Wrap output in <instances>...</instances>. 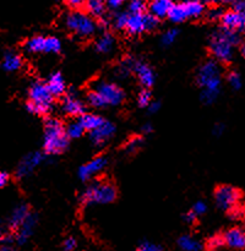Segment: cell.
Listing matches in <instances>:
<instances>
[{
	"label": "cell",
	"mask_w": 245,
	"mask_h": 251,
	"mask_svg": "<svg viewBox=\"0 0 245 251\" xmlns=\"http://www.w3.org/2000/svg\"><path fill=\"white\" fill-rule=\"evenodd\" d=\"M125 29L130 34H140L146 31V28H145V14H129Z\"/></svg>",
	"instance_id": "18"
},
{
	"label": "cell",
	"mask_w": 245,
	"mask_h": 251,
	"mask_svg": "<svg viewBox=\"0 0 245 251\" xmlns=\"http://www.w3.org/2000/svg\"><path fill=\"white\" fill-rule=\"evenodd\" d=\"M53 96L49 92L48 87L43 82H34L32 83L29 88V102L39 105L44 113H48L50 110L51 104H53Z\"/></svg>",
	"instance_id": "8"
},
{
	"label": "cell",
	"mask_w": 245,
	"mask_h": 251,
	"mask_svg": "<svg viewBox=\"0 0 245 251\" xmlns=\"http://www.w3.org/2000/svg\"><path fill=\"white\" fill-rule=\"evenodd\" d=\"M83 6L87 10V14L92 17H100L104 16L105 10H107V2L105 0H86Z\"/></svg>",
	"instance_id": "22"
},
{
	"label": "cell",
	"mask_w": 245,
	"mask_h": 251,
	"mask_svg": "<svg viewBox=\"0 0 245 251\" xmlns=\"http://www.w3.org/2000/svg\"><path fill=\"white\" fill-rule=\"evenodd\" d=\"M47 87H48L49 92L51 93L53 97H58V96H61L66 90L65 81H64L63 76L59 73H54L49 76L48 82L46 83Z\"/></svg>",
	"instance_id": "19"
},
{
	"label": "cell",
	"mask_w": 245,
	"mask_h": 251,
	"mask_svg": "<svg viewBox=\"0 0 245 251\" xmlns=\"http://www.w3.org/2000/svg\"><path fill=\"white\" fill-rule=\"evenodd\" d=\"M115 134V126L109 122H103L97 129L91 131V141L95 146H103Z\"/></svg>",
	"instance_id": "11"
},
{
	"label": "cell",
	"mask_w": 245,
	"mask_h": 251,
	"mask_svg": "<svg viewBox=\"0 0 245 251\" xmlns=\"http://www.w3.org/2000/svg\"><path fill=\"white\" fill-rule=\"evenodd\" d=\"M127 16H129L127 12H118L114 16V19H113V26L117 29H125Z\"/></svg>",
	"instance_id": "37"
},
{
	"label": "cell",
	"mask_w": 245,
	"mask_h": 251,
	"mask_svg": "<svg viewBox=\"0 0 245 251\" xmlns=\"http://www.w3.org/2000/svg\"><path fill=\"white\" fill-rule=\"evenodd\" d=\"M132 71L137 75L139 81L141 82V85L144 87H152L156 81V75H154V71L152 70V68L149 65H147L144 61L134 60L132 64Z\"/></svg>",
	"instance_id": "12"
},
{
	"label": "cell",
	"mask_w": 245,
	"mask_h": 251,
	"mask_svg": "<svg viewBox=\"0 0 245 251\" xmlns=\"http://www.w3.org/2000/svg\"><path fill=\"white\" fill-rule=\"evenodd\" d=\"M4 234H5V226H4V222H2V220L0 218V238H1Z\"/></svg>",
	"instance_id": "54"
},
{
	"label": "cell",
	"mask_w": 245,
	"mask_h": 251,
	"mask_svg": "<svg viewBox=\"0 0 245 251\" xmlns=\"http://www.w3.org/2000/svg\"><path fill=\"white\" fill-rule=\"evenodd\" d=\"M44 38L46 37L36 36L29 38L28 41L24 43V49L28 53H43L44 50Z\"/></svg>",
	"instance_id": "28"
},
{
	"label": "cell",
	"mask_w": 245,
	"mask_h": 251,
	"mask_svg": "<svg viewBox=\"0 0 245 251\" xmlns=\"http://www.w3.org/2000/svg\"><path fill=\"white\" fill-rule=\"evenodd\" d=\"M183 4L188 19H197V17L202 16V15L205 14V5H203L202 1L186 0Z\"/></svg>",
	"instance_id": "24"
},
{
	"label": "cell",
	"mask_w": 245,
	"mask_h": 251,
	"mask_svg": "<svg viewBox=\"0 0 245 251\" xmlns=\"http://www.w3.org/2000/svg\"><path fill=\"white\" fill-rule=\"evenodd\" d=\"M167 17L171 20L174 24H180V22L185 21L188 17H186L185 9H184L183 2H176V4H172L171 9H169Z\"/></svg>",
	"instance_id": "26"
},
{
	"label": "cell",
	"mask_w": 245,
	"mask_h": 251,
	"mask_svg": "<svg viewBox=\"0 0 245 251\" xmlns=\"http://www.w3.org/2000/svg\"><path fill=\"white\" fill-rule=\"evenodd\" d=\"M65 1L70 7H73V9L75 10H78L80 7H82L83 5H85L86 0H65Z\"/></svg>",
	"instance_id": "49"
},
{
	"label": "cell",
	"mask_w": 245,
	"mask_h": 251,
	"mask_svg": "<svg viewBox=\"0 0 245 251\" xmlns=\"http://www.w3.org/2000/svg\"><path fill=\"white\" fill-rule=\"evenodd\" d=\"M2 69L7 73H14V71H17L22 66V59L21 56L19 55L15 51H6L2 56V63H1Z\"/></svg>",
	"instance_id": "21"
},
{
	"label": "cell",
	"mask_w": 245,
	"mask_h": 251,
	"mask_svg": "<svg viewBox=\"0 0 245 251\" xmlns=\"http://www.w3.org/2000/svg\"><path fill=\"white\" fill-rule=\"evenodd\" d=\"M142 139L141 137H132L131 140H129V142H127L126 145H125V150H126L127 152H129V153H132V152H136L137 150L140 149V147H141V145H142Z\"/></svg>",
	"instance_id": "40"
},
{
	"label": "cell",
	"mask_w": 245,
	"mask_h": 251,
	"mask_svg": "<svg viewBox=\"0 0 245 251\" xmlns=\"http://www.w3.org/2000/svg\"><path fill=\"white\" fill-rule=\"evenodd\" d=\"M222 14H223L222 10L215 7V9H210V11L207 12V16H208V19H211V20H218V19H220Z\"/></svg>",
	"instance_id": "48"
},
{
	"label": "cell",
	"mask_w": 245,
	"mask_h": 251,
	"mask_svg": "<svg viewBox=\"0 0 245 251\" xmlns=\"http://www.w3.org/2000/svg\"><path fill=\"white\" fill-rule=\"evenodd\" d=\"M134 60H135V59L127 58V59H125L124 61H122V65L118 66L117 71H115V74H117L118 77L125 78V77H127V76L130 75V73L132 71V64H134Z\"/></svg>",
	"instance_id": "30"
},
{
	"label": "cell",
	"mask_w": 245,
	"mask_h": 251,
	"mask_svg": "<svg viewBox=\"0 0 245 251\" xmlns=\"http://www.w3.org/2000/svg\"><path fill=\"white\" fill-rule=\"evenodd\" d=\"M152 131V126L149 124H146L144 126V132H146V134H149V132Z\"/></svg>",
	"instance_id": "55"
},
{
	"label": "cell",
	"mask_w": 245,
	"mask_h": 251,
	"mask_svg": "<svg viewBox=\"0 0 245 251\" xmlns=\"http://www.w3.org/2000/svg\"><path fill=\"white\" fill-rule=\"evenodd\" d=\"M103 122H104V119L102 117L97 114H92V113H83L82 115H80V119H78L81 126L85 130H90V131L97 129Z\"/></svg>",
	"instance_id": "23"
},
{
	"label": "cell",
	"mask_w": 245,
	"mask_h": 251,
	"mask_svg": "<svg viewBox=\"0 0 245 251\" xmlns=\"http://www.w3.org/2000/svg\"><path fill=\"white\" fill-rule=\"evenodd\" d=\"M137 103L141 108L148 107V104L151 103V92L148 90H142L137 96Z\"/></svg>",
	"instance_id": "38"
},
{
	"label": "cell",
	"mask_w": 245,
	"mask_h": 251,
	"mask_svg": "<svg viewBox=\"0 0 245 251\" xmlns=\"http://www.w3.org/2000/svg\"><path fill=\"white\" fill-rule=\"evenodd\" d=\"M223 243L232 249H243L245 247L244 230L240 228H232L223 235Z\"/></svg>",
	"instance_id": "16"
},
{
	"label": "cell",
	"mask_w": 245,
	"mask_h": 251,
	"mask_svg": "<svg viewBox=\"0 0 245 251\" xmlns=\"http://www.w3.org/2000/svg\"><path fill=\"white\" fill-rule=\"evenodd\" d=\"M195 1H206V0H195Z\"/></svg>",
	"instance_id": "59"
},
{
	"label": "cell",
	"mask_w": 245,
	"mask_h": 251,
	"mask_svg": "<svg viewBox=\"0 0 245 251\" xmlns=\"http://www.w3.org/2000/svg\"><path fill=\"white\" fill-rule=\"evenodd\" d=\"M184 218H185V221H186V222H188V223H193V222H195L196 215L193 212V211H191V212L186 213L185 217H184Z\"/></svg>",
	"instance_id": "53"
},
{
	"label": "cell",
	"mask_w": 245,
	"mask_h": 251,
	"mask_svg": "<svg viewBox=\"0 0 245 251\" xmlns=\"http://www.w3.org/2000/svg\"><path fill=\"white\" fill-rule=\"evenodd\" d=\"M66 28L81 38H88L93 36L97 29V24L92 16L80 10H73L64 17Z\"/></svg>",
	"instance_id": "4"
},
{
	"label": "cell",
	"mask_w": 245,
	"mask_h": 251,
	"mask_svg": "<svg viewBox=\"0 0 245 251\" xmlns=\"http://www.w3.org/2000/svg\"><path fill=\"white\" fill-rule=\"evenodd\" d=\"M63 110L69 115L73 117H80L86 113V105L82 100H80L74 91H71L65 97L63 103Z\"/></svg>",
	"instance_id": "15"
},
{
	"label": "cell",
	"mask_w": 245,
	"mask_h": 251,
	"mask_svg": "<svg viewBox=\"0 0 245 251\" xmlns=\"http://www.w3.org/2000/svg\"><path fill=\"white\" fill-rule=\"evenodd\" d=\"M87 102H88V104L92 105V107H95V108L107 107V104H105V102L103 100V98L100 97V96L98 95L96 91H91V92L88 93V95H87Z\"/></svg>",
	"instance_id": "32"
},
{
	"label": "cell",
	"mask_w": 245,
	"mask_h": 251,
	"mask_svg": "<svg viewBox=\"0 0 245 251\" xmlns=\"http://www.w3.org/2000/svg\"><path fill=\"white\" fill-rule=\"evenodd\" d=\"M239 42L240 38L237 32L222 27L211 36V54L220 63H229L234 55V47L239 44Z\"/></svg>",
	"instance_id": "1"
},
{
	"label": "cell",
	"mask_w": 245,
	"mask_h": 251,
	"mask_svg": "<svg viewBox=\"0 0 245 251\" xmlns=\"http://www.w3.org/2000/svg\"><path fill=\"white\" fill-rule=\"evenodd\" d=\"M61 49V42L56 37H46L44 38L43 53H58Z\"/></svg>",
	"instance_id": "29"
},
{
	"label": "cell",
	"mask_w": 245,
	"mask_h": 251,
	"mask_svg": "<svg viewBox=\"0 0 245 251\" xmlns=\"http://www.w3.org/2000/svg\"><path fill=\"white\" fill-rule=\"evenodd\" d=\"M14 242L15 238L5 233V234L0 238V251H14V245H12Z\"/></svg>",
	"instance_id": "35"
},
{
	"label": "cell",
	"mask_w": 245,
	"mask_h": 251,
	"mask_svg": "<svg viewBox=\"0 0 245 251\" xmlns=\"http://www.w3.org/2000/svg\"><path fill=\"white\" fill-rule=\"evenodd\" d=\"M228 82H229V85L232 86L234 90H239V88L242 87V76H240V74L237 73V71H232V73H229V75H228Z\"/></svg>",
	"instance_id": "39"
},
{
	"label": "cell",
	"mask_w": 245,
	"mask_h": 251,
	"mask_svg": "<svg viewBox=\"0 0 245 251\" xmlns=\"http://www.w3.org/2000/svg\"><path fill=\"white\" fill-rule=\"evenodd\" d=\"M178 33H179L178 29H174V28L168 29V31H167L166 33H164L163 36H162V39H161L162 44H163L164 47L172 46V44H173L174 42H175L176 37H178Z\"/></svg>",
	"instance_id": "36"
},
{
	"label": "cell",
	"mask_w": 245,
	"mask_h": 251,
	"mask_svg": "<svg viewBox=\"0 0 245 251\" xmlns=\"http://www.w3.org/2000/svg\"><path fill=\"white\" fill-rule=\"evenodd\" d=\"M178 245L183 251H200L202 245L198 240L193 238L191 235H183L178 239Z\"/></svg>",
	"instance_id": "27"
},
{
	"label": "cell",
	"mask_w": 245,
	"mask_h": 251,
	"mask_svg": "<svg viewBox=\"0 0 245 251\" xmlns=\"http://www.w3.org/2000/svg\"><path fill=\"white\" fill-rule=\"evenodd\" d=\"M114 37L109 33H104L97 39V42H96V50H97L98 53L102 54L110 53V51L113 50V48H114Z\"/></svg>",
	"instance_id": "25"
},
{
	"label": "cell",
	"mask_w": 245,
	"mask_h": 251,
	"mask_svg": "<svg viewBox=\"0 0 245 251\" xmlns=\"http://www.w3.org/2000/svg\"><path fill=\"white\" fill-rule=\"evenodd\" d=\"M46 159L42 152H32V153L27 154L24 158H22V161L20 162L19 166L16 169V176L17 178H26L29 174L33 173L34 169L42 163V162Z\"/></svg>",
	"instance_id": "9"
},
{
	"label": "cell",
	"mask_w": 245,
	"mask_h": 251,
	"mask_svg": "<svg viewBox=\"0 0 245 251\" xmlns=\"http://www.w3.org/2000/svg\"><path fill=\"white\" fill-rule=\"evenodd\" d=\"M64 249L65 251H74L76 249V239L75 238H68L64 242Z\"/></svg>",
	"instance_id": "47"
},
{
	"label": "cell",
	"mask_w": 245,
	"mask_h": 251,
	"mask_svg": "<svg viewBox=\"0 0 245 251\" xmlns=\"http://www.w3.org/2000/svg\"><path fill=\"white\" fill-rule=\"evenodd\" d=\"M135 251H163V249L159 245L153 244V243L142 242Z\"/></svg>",
	"instance_id": "42"
},
{
	"label": "cell",
	"mask_w": 245,
	"mask_h": 251,
	"mask_svg": "<svg viewBox=\"0 0 245 251\" xmlns=\"http://www.w3.org/2000/svg\"><path fill=\"white\" fill-rule=\"evenodd\" d=\"M233 11L244 12L245 10V0H232Z\"/></svg>",
	"instance_id": "46"
},
{
	"label": "cell",
	"mask_w": 245,
	"mask_h": 251,
	"mask_svg": "<svg viewBox=\"0 0 245 251\" xmlns=\"http://www.w3.org/2000/svg\"><path fill=\"white\" fill-rule=\"evenodd\" d=\"M83 131H85V129L81 126V124L78 122L71 123V124H69L68 127L65 129L66 136H68L69 139H78V137L82 136Z\"/></svg>",
	"instance_id": "31"
},
{
	"label": "cell",
	"mask_w": 245,
	"mask_h": 251,
	"mask_svg": "<svg viewBox=\"0 0 245 251\" xmlns=\"http://www.w3.org/2000/svg\"><path fill=\"white\" fill-rule=\"evenodd\" d=\"M197 83L202 88L212 91L220 90V68L218 65L217 60H206L201 64L196 75Z\"/></svg>",
	"instance_id": "5"
},
{
	"label": "cell",
	"mask_w": 245,
	"mask_h": 251,
	"mask_svg": "<svg viewBox=\"0 0 245 251\" xmlns=\"http://www.w3.org/2000/svg\"><path fill=\"white\" fill-rule=\"evenodd\" d=\"M240 194L237 189L229 185H222L217 188L215 193L216 205L223 211H233L239 202Z\"/></svg>",
	"instance_id": "7"
},
{
	"label": "cell",
	"mask_w": 245,
	"mask_h": 251,
	"mask_svg": "<svg viewBox=\"0 0 245 251\" xmlns=\"http://www.w3.org/2000/svg\"><path fill=\"white\" fill-rule=\"evenodd\" d=\"M218 95H220V91H212L202 88V92H201V100H202V103H205V104H212V103L217 100Z\"/></svg>",
	"instance_id": "34"
},
{
	"label": "cell",
	"mask_w": 245,
	"mask_h": 251,
	"mask_svg": "<svg viewBox=\"0 0 245 251\" xmlns=\"http://www.w3.org/2000/svg\"><path fill=\"white\" fill-rule=\"evenodd\" d=\"M158 26V19L152 16L151 14H145V28L146 31H152Z\"/></svg>",
	"instance_id": "41"
},
{
	"label": "cell",
	"mask_w": 245,
	"mask_h": 251,
	"mask_svg": "<svg viewBox=\"0 0 245 251\" xmlns=\"http://www.w3.org/2000/svg\"><path fill=\"white\" fill-rule=\"evenodd\" d=\"M159 108H161V103L159 102H151L148 104V110L149 113H156L158 112Z\"/></svg>",
	"instance_id": "51"
},
{
	"label": "cell",
	"mask_w": 245,
	"mask_h": 251,
	"mask_svg": "<svg viewBox=\"0 0 245 251\" xmlns=\"http://www.w3.org/2000/svg\"><path fill=\"white\" fill-rule=\"evenodd\" d=\"M9 179H10V176L6 172L0 171V189L5 188V186L7 185V183H9Z\"/></svg>",
	"instance_id": "50"
},
{
	"label": "cell",
	"mask_w": 245,
	"mask_h": 251,
	"mask_svg": "<svg viewBox=\"0 0 245 251\" xmlns=\"http://www.w3.org/2000/svg\"><path fill=\"white\" fill-rule=\"evenodd\" d=\"M220 1H224V2H232V0H220Z\"/></svg>",
	"instance_id": "58"
},
{
	"label": "cell",
	"mask_w": 245,
	"mask_h": 251,
	"mask_svg": "<svg viewBox=\"0 0 245 251\" xmlns=\"http://www.w3.org/2000/svg\"><path fill=\"white\" fill-rule=\"evenodd\" d=\"M44 151L48 154H58L66 150L69 145V137L66 136L65 127L58 119L49 118L44 125Z\"/></svg>",
	"instance_id": "2"
},
{
	"label": "cell",
	"mask_w": 245,
	"mask_h": 251,
	"mask_svg": "<svg viewBox=\"0 0 245 251\" xmlns=\"http://www.w3.org/2000/svg\"><path fill=\"white\" fill-rule=\"evenodd\" d=\"M207 211V206H206V203L203 202V201H197V202L194 205V208H193V212L195 213L196 216H201L203 215V213Z\"/></svg>",
	"instance_id": "43"
},
{
	"label": "cell",
	"mask_w": 245,
	"mask_h": 251,
	"mask_svg": "<svg viewBox=\"0 0 245 251\" xmlns=\"http://www.w3.org/2000/svg\"><path fill=\"white\" fill-rule=\"evenodd\" d=\"M223 244H224V243H223L222 238H220V237H213V238H211L210 240H208V249L216 250V249H218V248L222 247Z\"/></svg>",
	"instance_id": "44"
},
{
	"label": "cell",
	"mask_w": 245,
	"mask_h": 251,
	"mask_svg": "<svg viewBox=\"0 0 245 251\" xmlns=\"http://www.w3.org/2000/svg\"><path fill=\"white\" fill-rule=\"evenodd\" d=\"M37 226V217L34 215H31L29 213L28 217L24 221L21 226L17 228L16 232V237H15V242L17 243L19 245H24L26 244L27 240L32 237L34 232V228Z\"/></svg>",
	"instance_id": "14"
},
{
	"label": "cell",
	"mask_w": 245,
	"mask_h": 251,
	"mask_svg": "<svg viewBox=\"0 0 245 251\" xmlns=\"http://www.w3.org/2000/svg\"><path fill=\"white\" fill-rule=\"evenodd\" d=\"M220 21H222V26L224 28L230 29V31H244L245 27V15L244 12H237V11H227L222 14L220 16Z\"/></svg>",
	"instance_id": "13"
},
{
	"label": "cell",
	"mask_w": 245,
	"mask_h": 251,
	"mask_svg": "<svg viewBox=\"0 0 245 251\" xmlns=\"http://www.w3.org/2000/svg\"><path fill=\"white\" fill-rule=\"evenodd\" d=\"M126 1L127 0H105V2H107V7H109V9L112 10L120 9V7H122Z\"/></svg>",
	"instance_id": "45"
},
{
	"label": "cell",
	"mask_w": 245,
	"mask_h": 251,
	"mask_svg": "<svg viewBox=\"0 0 245 251\" xmlns=\"http://www.w3.org/2000/svg\"><path fill=\"white\" fill-rule=\"evenodd\" d=\"M240 53H242V55H244L245 54V47L242 46V48H240Z\"/></svg>",
	"instance_id": "56"
},
{
	"label": "cell",
	"mask_w": 245,
	"mask_h": 251,
	"mask_svg": "<svg viewBox=\"0 0 245 251\" xmlns=\"http://www.w3.org/2000/svg\"><path fill=\"white\" fill-rule=\"evenodd\" d=\"M117 199V189L107 181H93L81 195V202L85 205H105Z\"/></svg>",
	"instance_id": "3"
},
{
	"label": "cell",
	"mask_w": 245,
	"mask_h": 251,
	"mask_svg": "<svg viewBox=\"0 0 245 251\" xmlns=\"http://www.w3.org/2000/svg\"><path fill=\"white\" fill-rule=\"evenodd\" d=\"M223 132H224V126H223L222 124L215 125V127H213V134H215L216 136H220Z\"/></svg>",
	"instance_id": "52"
},
{
	"label": "cell",
	"mask_w": 245,
	"mask_h": 251,
	"mask_svg": "<svg viewBox=\"0 0 245 251\" xmlns=\"http://www.w3.org/2000/svg\"><path fill=\"white\" fill-rule=\"evenodd\" d=\"M93 91L98 93L107 105H118L124 100L125 93L122 88L108 81H97L93 86Z\"/></svg>",
	"instance_id": "6"
},
{
	"label": "cell",
	"mask_w": 245,
	"mask_h": 251,
	"mask_svg": "<svg viewBox=\"0 0 245 251\" xmlns=\"http://www.w3.org/2000/svg\"><path fill=\"white\" fill-rule=\"evenodd\" d=\"M172 4H173L172 0H151L148 5L149 14L152 16L157 17L158 20L162 19V17H166Z\"/></svg>",
	"instance_id": "20"
},
{
	"label": "cell",
	"mask_w": 245,
	"mask_h": 251,
	"mask_svg": "<svg viewBox=\"0 0 245 251\" xmlns=\"http://www.w3.org/2000/svg\"><path fill=\"white\" fill-rule=\"evenodd\" d=\"M207 2H211V4H216V2H218L220 0H206Z\"/></svg>",
	"instance_id": "57"
},
{
	"label": "cell",
	"mask_w": 245,
	"mask_h": 251,
	"mask_svg": "<svg viewBox=\"0 0 245 251\" xmlns=\"http://www.w3.org/2000/svg\"><path fill=\"white\" fill-rule=\"evenodd\" d=\"M107 164L108 159L104 156L96 157V158L91 159L90 162L80 167V169H78V178L81 180H90L96 174L100 173L107 167Z\"/></svg>",
	"instance_id": "10"
},
{
	"label": "cell",
	"mask_w": 245,
	"mask_h": 251,
	"mask_svg": "<svg viewBox=\"0 0 245 251\" xmlns=\"http://www.w3.org/2000/svg\"><path fill=\"white\" fill-rule=\"evenodd\" d=\"M29 215V210L27 207V205L24 203H20L17 205L16 207L12 210L11 215L9 217V227L11 229H17L20 226L24 223V221L28 217Z\"/></svg>",
	"instance_id": "17"
},
{
	"label": "cell",
	"mask_w": 245,
	"mask_h": 251,
	"mask_svg": "<svg viewBox=\"0 0 245 251\" xmlns=\"http://www.w3.org/2000/svg\"><path fill=\"white\" fill-rule=\"evenodd\" d=\"M127 9H129L130 14H145L146 4L144 0H130Z\"/></svg>",
	"instance_id": "33"
}]
</instances>
